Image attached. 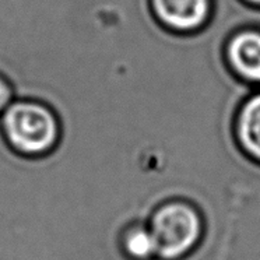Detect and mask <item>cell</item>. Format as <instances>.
I'll list each match as a JSON object with an SVG mask.
<instances>
[{
  "label": "cell",
  "instance_id": "obj_6",
  "mask_svg": "<svg viewBox=\"0 0 260 260\" xmlns=\"http://www.w3.org/2000/svg\"><path fill=\"white\" fill-rule=\"evenodd\" d=\"M116 248L123 260H158L155 241L146 220H133L120 226Z\"/></svg>",
  "mask_w": 260,
  "mask_h": 260
},
{
  "label": "cell",
  "instance_id": "obj_3",
  "mask_svg": "<svg viewBox=\"0 0 260 260\" xmlns=\"http://www.w3.org/2000/svg\"><path fill=\"white\" fill-rule=\"evenodd\" d=\"M231 136L243 158L260 168V91L239 102L232 115Z\"/></svg>",
  "mask_w": 260,
  "mask_h": 260
},
{
  "label": "cell",
  "instance_id": "obj_5",
  "mask_svg": "<svg viewBox=\"0 0 260 260\" xmlns=\"http://www.w3.org/2000/svg\"><path fill=\"white\" fill-rule=\"evenodd\" d=\"M226 56L241 79L260 84V32L243 31L234 35L226 46Z\"/></svg>",
  "mask_w": 260,
  "mask_h": 260
},
{
  "label": "cell",
  "instance_id": "obj_7",
  "mask_svg": "<svg viewBox=\"0 0 260 260\" xmlns=\"http://www.w3.org/2000/svg\"><path fill=\"white\" fill-rule=\"evenodd\" d=\"M13 101H14V92L12 85L9 84V81L5 77L0 76V116L10 107Z\"/></svg>",
  "mask_w": 260,
  "mask_h": 260
},
{
  "label": "cell",
  "instance_id": "obj_1",
  "mask_svg": "<svg viewBox=\"0 0 260 260\" xmlns=\"http://www.w3.org/2000/svg\"><path fill=\"white\" fill-rule=\"evenodd\" d=\"M0 133L16 155L38 159L56 151L62 140V124L45 102L14 100L0 116Z\"/></svg>",
  "mask_w": 260,
  "mask_h": 260
},
{
  "label": "cell",
  "instance_id": "obj_8",
  "mask_svg": "<svg viewBox=\"0 0 260 260\" xmlns=\"http://www.w3.org/2000/svg\"><path fill=\"white\" fill-rule=\"evenodd\" d=\"M245 2H249L252 5H260V0H245Z\"/></svg>",
  "mask_w": 260,
  "mask_h": 260
},
{
  "label": "cell",
  "instance_id": "obj_2",
  "mask_svg": "<svg viewBox=\"0 0 260 260\" xmlns=\"http://www.w3.org/2000/svg\"><path fill=\"white\" fill-rule=\"evenodd\" d=\"M146 222L155 241L158 260H186L202 246L207 231L200 207L181 198L154 206Z\"/></svg>",
  "mask_w": 260,
  "mask_h": 260
},
{
  "label": "cell",
  "instance_id": "obj_4",
  "mask_svg": "<svg viewBox=\"0 0 260 260\" xmlns=\"http://www.w3.org/2000/svg\"><path fill=\"white\" fill-rule=\"evenodd\" d=\"M155 18L175 31H192L206 21L210 0H151Z\"/></svg>",
  "mask_w": 260,
  "mask_h": 260
}]
</instances>
